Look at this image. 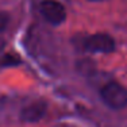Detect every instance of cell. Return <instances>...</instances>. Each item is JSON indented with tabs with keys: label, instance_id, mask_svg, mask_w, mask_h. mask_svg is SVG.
<instances>
[{
	"label": "cell",
	"instance_id": "1",
	"mask_svg": "<svg viewBox=\"0 0 127 127\" xmlns=\"http://www.w3.org/2000/svg\"><path fill=\"white\" fill-rule=\"evenodd\" d=\"M103 101L112 110H122L127 105V89L116 81H110L100 89Z\"/></svg>",
	"mask_w": 127,
	"mask_h": 127
},
{
	"label": "cell",
	"instance_id": "6",
	"mask_svg": "<svg viewBox=\"0 0 127 127\" xmlns=\"http://www.w3.org/2000/svg\"><path fill=\"white\" fill-rule=\"evenodd\" d=\"M8 22H10V18H8V15L5 14V12H3V11H0V32L4 31V30L7 29Z\"/></svg>",
	"mask_w": 127,
	"mask_h": 127
},
{
	"label": "cell",
	"instance_id": "4",
	"mask_svg": "<svg viewBox=\"0 0 127 127\" xmlns=\"http://www.w3.org/2000/svg\"><path fill=\"white\" fill-rule=\"evenodd\" d=\"M46 111H47V103L45 100L32 101L20 111V119L26 123L39 122L46 115Z\"/></svg>",
	"mask_w": 127,
	"mask_h": 127
},
{
	"label": "cell",
	"instance_id": "3",
	"mask_svg": "<svg viewBox=\"0 0 127 127\" xmlns=\"http://www.w3.org/2000/svg\"><path fill=\"white\" fill-rule=\"evenodd\" d=\"M39 11L45 20L53 26L61 25L66 19V10L58 0H43L39 4Z\"/></svg>",
	"mask_w": 127,
	"mask_h": 127
},
{
	"label": "cell",
	"instance_id": "5",
	"mask_svg": "<svg viewBox=\"0 0 127 127\" xmlns=\"http://www.w3.org/2000/svg\"><path fill=\"white\" fill-rule=\"evenodd\" d=\"M20 64V58L15 54H5L0 61V66H15Z\"/></svg>",
	"mask_w": 127,
	"mask_h": 127
},
{
	"label": "cell",
	"instance_id": "8",
	"mask_svg": "<svg viewBox=\"0 0 127 127\" xmlns=\"http://www.w3.org/2000/svg\"><path fill=\"white\" fill-rule=\"evenodd\" d=\"M89 1H104V0H89Z\"/></svg>",
	"mask_w": 127,
	"mask_h": 127
},
{
	"label": "cell",
	"instance_id": "2",
	"mask_svg": "<svg viewBox=\"0 0 127 127\" xmlns=\"http://www.w3.org/2000/svg\"><path fill=\"white\" fill-rule=\"evenodd\" d=\"M83 47L84 50L89 51V53L108 54L115 50V41L111 35L104 34V32H99V34H93L84 39Z\"/></svg>",
	"mask_w": 127,
	"mask_h": 127
},
{
	"label": "cell",
	"instance_id": "7",
	"mask_svg": "<svg viewBox=\"0 0 127 127\" xmlns=\"http://www.w3.org/2000/svg\"><path fill=\"white\" fill-rule=\"evenodd\" d=\"M4 46H5V42L3 41V39H0V53L4 50Z\"/></svg>",
	"mask_w": 127,
	"mask_h": 127
}]
</instances>
